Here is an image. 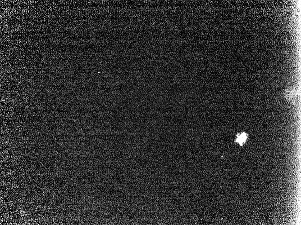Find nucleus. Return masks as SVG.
<instances>
[{"label":"nucleus","instance_id":"obj_1","mask_svg":"<svg viewBox=\"0 0 301 225\" xmlns=\"http://www.w3.org/2000/svg\"><path fill=\"white\" fill-rule=\"evenodd\" d=\"M247 139V135L245 132H242L241 134L237 135L236 139L235 142L239 143L240 145L242 146L244 143H245Z\"/></svg>","mask_w":301,"mask_h":225},{"label":"nucleus","instance_id":"obj_2","mask_svg":"<svg viewBox=\"0 0 301 225\" xmlns=\"http://www.w3.org/2000/svg\"><path fill=\"white\" fill-rule=\"evenodd\" d=\"M287 98L289 100H293L294 98L296 97L297 93L295 91V89H291L290 90H288L285 94Z\"/></svg>","mask_w":301,"mask_h":225}]
</instances>
